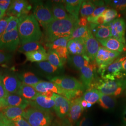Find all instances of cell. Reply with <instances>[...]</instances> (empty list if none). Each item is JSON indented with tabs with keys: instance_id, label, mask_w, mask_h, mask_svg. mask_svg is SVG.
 <instances>
[{
	"instance_id": "28",
	"label": "cell",
	"mask_w": 126,
	"mask_h": 126,
	"mask_svg": "<svg viewBox=\"0 0 126 126\" xmlns=\"http://www.w3.org/2000/svg\"><path fill=\"white\" fill-rule=\"evenodd\" d=\"M27 60L32 62L39 63L48 60V54L46 51L36 50L25 53Z\"/></svg>"
},
{
	"instance_id": "56",
	"label": "cell",
	"mask_w": 126,
	"mask_h": 126,
	"mask_svg": "<svg viewBox=\"0 0 126 126\" xmlns=\"http://www.w3.org/2000/svg\"><path fill=\"white\" fill-rule=\"evenodd\" d=\"M5 12L2 11V10L0 9V17L3 18V16H4Z\"/></svg>"
},
{
	"instance_id": "18",
	"label": "cell",
	"mask_w": 126,
	"mask_h": 126,
	"mask_svg": "<svg viewBox=\"0 0 126 126\" xmlns=\"http://www.w3.org/2000/svg\"><path fill=\"white\" fill-rule=\"evenodd\" d=\"M69 54L70 55L87 56L85 42L83 39H72L69 41L67 45Z\"/></svg>"
},
{
	"instance_id": "50",
	"label": "cell",
	"mask_w": 126,
	"mask_h": 126,
	"mask_svg": "<svg viewBox=\"0 0 126 126\" xmlns=\"http://www.w3.org/2000/svg\"><path fill=\"white\" fill-rule=\"evenodd\" d=\"M87 17H81V18L79 19L78 25L81 26H87Z\"/></svg>"
},
{
	"instance_id": "12",
	"label": "cell",
	"mask_w": 126,
	"mask_h": 126,
	"mask_svg": "<svg viewBox=\"0 0 126 126\" xmlns=\"http://www.w3.org/2000/svg\"><path fill=\"white\" fill-rule=\"evenodd\" d=\"M52 98L55 101L54 109L56 114L60 118H64L69 113L71 100L62 95L55 93Z\"/></svg>"
},
{
	"instance_id": "54",
	"label": "cell",
	"mask_w": 126,
	"mask_h": 126,
	"mask_svg": "<svg viewBox=\"0 0 126 126\" xmlns=\"http://www.w3.org/2000/svg\"><path fill=\"white\" fill-rule=\"evenodd\" d=\"M87 102L85 101V100H83L82 99V101H81V105L82 106V107L83 108H86L87 107Z\"/></svg>"
},
{
	"instance_id": "2",
	"label": "cell",
	"mask_w": 126,
	"mask_h": 126,
	"mask_svg": "<svg viewBox=\"0 0 126 126\" xmlns=\"http://www.w3.org/2000/svg\"><path fill=\"white\" fill-rule=\"evenodd\" d=\"M19 19L17 30L20 44L23 45L39 40L42 36V33L38 22L33 15Z\"/></svg>"
},
{
	"instance_id": "44",
	"label": "cell",
	"mask_w": 126,
	"mask_h": 126,
	"mask_svg": "<svg viewBox=\"0 0 126 126\" xmlns=\"http://www.w3.org/2000/svg\"><path fill=\"white\" fill-rule=\"evenodd\" d=\"M77 126H93L91 119L87 116H84L77 122Z\"/></svg>"
},
{
	"instance_id": "62",
	"label": "cell",
	"mask_w": 126,
	"mask_h": 126,
	"mask_svg": "<svg viewBox=\"0 0 126 126\" xmlns=\"http://www.w3.org/2000/svg\"></svg>"
},
{
	"instance_id": "61",
	"label": "cell",
	"mask_w": 126,
	"mask_h": 126,
	"mask_svg": "<svg viewBox=\"0 0 126 126\" xmlns=\"http://www.w3.org/2000/svg\"><path fill=\"white\" fill-rule=\"evenodd\" d=\"M125 94H126V92H125Z\"/></svg>"
},
{
	"instance_id": "15",
	"label": "cell",
	"mask_w": 126,
	"mask_h": 126,
	"mask_svg": "<svg viewBox=\"0 0 126 126\" xmlns=\"http://www.w3.org/2000/svg\"><path fill=\"white\" fill-rule=\"evenodd\" d=\"M82 100L81 97L71 100L70 108L67 115V120L72 126L78 121L83 112L84 108L81 105Z\"/></svg>"
},
{
	"instance_id": "31",
	"label": "cell",
	"mask_w": 126,
	"mask_h": 126,
	"mask_svg": "<svg viewBox=\"0 0 126 126\" xmlns=\"http://www.w3.org/2000/svg\"><path fill=\"white\" fill-rule=\"evenodd\" d=\"M18 77L19 79L22 81V83L32 86L41 81L32 72H26L19 74Z\"/></svg>"
},
{
	"instance_id": "22",
	"label": "cell",
	"mask_w": 126,
	"mask_h": 126,
	"mask_svg": "<svg viewBox=\"0 0 126 126\" xmlns=\"http://www.w3.org/2000/svg\"><path fill=\"white\" fill-rule=\"evenodd\" d=\"M103 47L108 50L121 53L126 50V45L113 37L103 40H97Z\"/></svg>"
},
{
	"instance_id": "47",
	"label": "cell",
	"mask_w": 126,
	"mask_h": 126,
	"mask_svg": "<svg viewBox=\"0 0 126 126\" xmlns=\"http://www.w3.org/2000/svg\"><path fill=\"white\" fill-rule=\"evenodd\" d=\"M11 1L10 0H0V9L5 12L9 9Z\"/></svg>"
},
{
	"instance_id": "5",
	"label": "cell",
	"mask_w": 126,
	"mask_h": 126,
	"mask_svg": "<svg viewBox=\"0 0 126 126\" xmlns=\"http://www.w3.org/2000/svg\"><path fill=\"white\" fill-rule=\"evenodd\" d=\"M126 59L125 56L119 57L107 67L99 72L103 80H113L124 79L126 75L122 71V65Z\"/></svg>"
},
{
	"instance_id": "8",
	"label": "cell",
	"mask_w": 126,
	"mask_h": 126,
	"mask_svg": "<svg viewBox=\"0 0 126 126\" xmlns=\"http://www.w3.org/2000/svg\"><path fill=\"white\" fill-rule=\"evenodd\" d=\"M20 44L17 29L8 33H4L0 36V50L5 52L15 51Z\"/></svg>"
},
{
	"instance_id": "46",
	"label": "cell",
	"mask_w": 126,
	"mask_h": 126,
	"mask_svg": "<svg viewBox=\"0 0 126 126\" xmlns=\"http://www.w3.org/2000/svg\"><path fill=\"white\" fill-rule=\"evenodd\" d=\"M107 7L106 6H100V7H98L96 8L95 9L94 12L90 16H88L90 17L91 18H95L101 15L102 13H103L104 11L107 9Z\"/></svg>"
},
{
	"instance_id": "10",
	"label": "cell",
	"mask_w": 126,
	"mask_h": 126,
	"mask_svg": "<svg viewBox=\"0 0 126 126\" xmlns=\"http://www.w3.org/2000/svg\"><path fill=\"white\" fill-rule=\"evenodd\" d=\"M31 5L26 0H13L7 10V15L9 16L21 18L26 16L32 9Z\"/></svg>"
},
{
	"instance_id": "25",
	"label": "cell",
	"mask_w": 126,
	"mask_h": 126,
	"mask_svg": "<svg viewBox=\"0 0 126 126\" xmlns=\"http://www.w3.org/2000/svg\"><path fill=\"white\" fill-rule=\"evenodd\" d=\"M65 3V8L70 15L79 18V12L83 0H66L63 1Z\"/></svg>"
},
{
	"instance_id": "37",
	"label": "cell",
	"mask_w": 126,
	"mask_h": 126,
	"mask_svg": "<svg viewBox=\"0 0 126 126\" xmlns=\"http://www.w3.org/2000/svg\"><path fill=\"white\" fill-rule=\"evenodd\" d=\"M37 66L41 70L48 74H57L59 73L60 69L51 64L48 61H43L37 63Z\"/></svg>"
},
{
	"instance_id": "24",
	"label": "cell",
	"mask_w": 126,
	"mask_h": 126,
	"mask_svg": "<svg viewBox=\"0 0 126 126\" xmlns=\"http://www.w3.org/2000/svg\"><path fill=\"white\" fill-rule=\"evenodd\" d=\"M39 93L32 86L22 83L17 94L28 101H32L36 98Z\"/></svg>"
},
{
	"instance_id": "3",
	"label": "cell",
	"mask_w": 126,
	"mask_h": 126,
	"mask_svg": "<svg viewBox=\"0 0 126 126\" xmlns=\"http://www.w3.org/2000/svg\"><path fill=\"white\" fill-rule=\"evenodd\" d=\"M94 86L102 94L116 97L120 95L126 89V79L113 80H99Z\"/></svg>"
},
{
	"instance_id": "29",
	"label": "cell",
	"mask_w": 126,
	"mask_h": 126,
	"mask_svg": "<svg viewBox=\"0 0 126 126\" xmlns=\"http://www.w3.org/2000/svg\"><path fill=\"white\" fill-rule=\"evenodd\" d=\"M99 103L101 107L105 109L113 110L115 107L116 100L115 97L101 94Z\"/></svg>"
},
{
	"instance_id": "45",
	"label": "cell",
	"mask_w": 126,
	"mask_h": 126,
	"mask_svg": "<svg viewBox=\"0 0 126 126\" xmlns=\"http://www.w3.org/2000/svg\"><path fill=\"white\" fill-rule=\"evenodd\" d=\"M12 58V55L9 52L0 50V63L9 61Z\"/></svg>"
},
{
	"instance_id": "52",
	"label": "cell",
	"mask_w": 126,
	"mask_h": 126,
	"mask_svg": "<svg viewBox=\"0 0 126 126\" xmlns=\"http://www.w3.org/2000/svg\"><path fill=\"white\" fill-rule=\"evenodd\" d=\"M122 117H123V120L124 121V122L126 124V106L125 107L124 109L123 110V112L122 113Z\"/></svg>"
},
{
	"instance_id": "41",
	"label": "cell",
	"mask_w": 126,
	"mask_h": 126,
	"mask_svg": "<svg viewBox=\"0 0 126 126\" xmlns=\"http://www.w3.org/2000/svg\"><path fill=\"white\" fill-rule=\"evenodd\" d=\"M59 57L63 61L68 59L69 57V52L67 47H59L54 50Z\"/></svg>"
},
{
	"instance_id": "60",
	"label": "cell",
	"mask_w": 126,
	"mask_h": 126,
	"mask_svg": "<svg viewBox=\"0 0 126 126\" xmlns=\"http://www.w3.org/2000/svg\"><path fill=\"white\" fill-rule=\"evenodd\" d=\"M3 19V18H2V17H0V20H1V19Z\"/></svg>"
},
{
	"instance_id": "23",
	"label": "cell",
	"mask_w": 126,
	"mask_h": 126,
	"mask_svg": "<svg viewBox=\"0 0 126 126\" xmlns=\"http://www.w3.org/2000/svg\"><path fill=\"white\" fill-rule=\"evenodd\" d=\"M68 61L72 66L79 71L90 63V59L87 56L69 55Z\"/></svg>"
},
{
	"instance_id": "13",
	"label": "cell",
	"mask_w": 126,
	"mask_h": 126,
	"mask_svg": "<svg viewBox=\"0 0 126 126\" xmlns=\"http://www.w3.org/2000/svg\"><path fill=\"white\" fill-rule=\"evenodd\" d=\"M0 80L9 94H17L22 83L17 77L11 73L4 74L0 78Z\"/></svg>"
},
{
	"instance_id": "43",
	"label": "cell",
	"mask_w": 126,
	"mask_h": 126,
	"mask_svg": "<svg viewBox=\"0 0 126 126\" xmlns=\"http://www.w3.org/2000/svg\"><path fill=\"white\" fill-rule=\"evenodd\" d=\"M12 17L13 16H9L0 20V36L4 33L8 23Z\"/></svg>"
},
{
	"instance_id": "16",
	"label": "cell",
	"mask_w": 126,
	"mask_h": 126,
	"mask_svg": "<svg viewBox=\"0 0 126 126\" xmlns=\"http://www.w3.org/2000/svg\"><path fill=\"white\" fill-rule=\"evenodd\" d=\"M36 91L41 94H44L48 92H52L57 94L63 96L65 91L59 88L51 82L41 81L35 85L32 86Z\"/></svg>"
},
{
	"instance_id": "7",
	"label": "cell",
	"mask_w": 126,
	"mask_h": 126,
	"mask_svg": "<svg viewBox=\"0 0 126 126\" xmlns=\"http://www.w3.org/2000/svg\"><path fill=\"white\" fill-rule=\"evenodd\" d=\"M50 82L58 86L64 91H73L85 89L82 83L74 77L69 76H57L50 79Z\"/></svg>"
},
{
	"instance_id": "6",
	"label": "cell",
	"mask_w": 126,
	"mask_h": 126,
	"mask_svg": "<svg viewBox=\"0 0 126 126\" xmlns=\"http://www.w3.org/2000/svg\"><path fill=\"white\" fill-rule=\"evenodd\" d=\"M33 16L45 29L50 23L55 20L49 6L45 4L40 1L35 2Z\"/></svg>"
},
{
	"instance_id": "17",
	"label": "cell",
	"mask_w": 126,
	"mask_h": 126,
	"mask_svg": "<svg viewBox=\"0 0 126 126\" xmlns=\"http://www.w3.org/2000/svg\"><path fill=\"white\" fill-rule=\"evenodd\" d=\"M86 46V53L90 61H94L99 50V43L94 36L92 33L86 39H84Z\"/></svg>"
},
{
	"instance_id": "35",
	"label": "cell",
	"mask_w": 126,
	"mask_h": 126,
	"mask_svg": "<svg viewBox=\"0 0 126 126\" xmlns=\"http://www.w3.org/2000/svg\"><path fill=\"white\" fill-rule=\"evenodd\" d=\"M71 40L70 37H61L50 43H47V46L49 50H54L59 47H67L68 43Z\"/></svg>"
},
{
	"instance_id": "33",
	"label": "cell",
	"mask_w": 126,
	"mask_h": 126,
	"mask_svg": "<svg viewBox=\"0 0 126 126\" xmlns=\"http://www.w3.org/2000/svg\"><path fill=\"white\" fill-rule=\"evenodd\" d=\"M96 7L91 1L83 0L81 6L80 14L81 17H87L94 12Z\"/></svg>"
},
{
	"instance_id": "32",
	"label": "cell",
	"mask_w": 126,
	"mask_h": 126,
	"mask_svg": "<svg viewBox=\"0 0 126 126\" xmlns=\"http://www.w3.org/2000/svg\"><path fill=\"white\" fill-rule=\"evenodd\" d=\"M101 93L96 89H92L86 91L82 99L87 102L94 104L99 101Z\"/></svg>"
},
{
	"instance_id": "26",
	"label": "cell",
	"mask_w": 126,
	"mask_h": 126,
	"mask_svg": "<svg viewBox=\"0 0 126 126\" xmlns=\"http://www.w3.org/2000/svg\"><path fill=\"white\" fill-rule=\"evenodd\" d=\"M25 109V108L21 107H7L3 108L1 113L7 119L12 121L18 116L22 115Z\"/></svg>"
},
{
	"instance_id": "48",
	"label": "cell",
	"mask_w": 126,
	"mask_h": 126,
	"mask_svg": "<svg viewBox=\"0 0 126 126\" xmlns=\"http://www.w3.org/2000/svg\"><path fill=\"white\" fill-rule=\"evenodd\" d=\"M9 94L5 88L3 83L0 79V99H4Z\"/></svg>"
},
{
	"instance_id": "4",
	"label": "cell",
	"mask_w": 126,
	"mask_h": 126,
	"mask_svg": "<svg viewBox=\"0 0 126 126\" xmlns=\"http://www.w3.org/2000/svg\"><path fill=\"white\" fill-rule=\"evenodd\" d=\"M22 116L31 126H49L51 122L49 113L35 108L25 110Z\"/></svg>"
},
{
	"instance_id": "27",
	"label": "cell",
	"mask_w": 126,
	"mask_h": 126,
	"mask_svg": "<svg viewBox=\"0 0 126 126\" xmlns=\"http://www.w3.org/2000/svg\"><path fill=\"white\" fill-rule=\"evenodd\" d=\"M50 9L55 20L64 19L70 16L67 13L64 5L60 2H54Z\"/></svg>"
},
{
	"instance_id": "36",
	"label": "cell",
	"mask_w": 126,
	"mask_h": 126,
	"mask_svg": "<svg viewBox=\"0 0 126 126\" xmlns=\"http://www.w3.org/2000/svg\"><path fill=\"white\" fill-rule=\"evenodd\" d=\"M48 54V60L49 63L57 67L62 69L63 61L59 57L57 53L54 51L49 50Z\"/></svg>"
},
{
	"instance_id": "40",
	"label": "cell",
	"mask_w": 126,
	"mask_h": 126,
	"mask_svg": "<svg viewBox=\"0 0 126 126\" xmlns=\"http://www.w3.org/2000/svg\"><path fill=\"white\" fill-rule=\"evenodd\" d=\"M19 23V19L18 17L13 16V17L8 23V24L5 31L4 33L10 32L16 29H17Z\"/></svg>"
},
{
	"instance_id": "9",
	"label": "cell",
	"mask_w": 126,
	"mask_h": 126,
	"mask_svg": "<svg viewBox=\"0 0 126 126\" xmlns=\"http://www.w3.org/2000/svg\"><path fill=\"white\" fill-rule=\"evenodd\" d=\"M120 55V53L108 50L104 47L100 46L95 58V62L98 65V72L103 70L111 64Z\"/></svg>"
},
{
	"instance_id": "30",
	"label": "cell",
	"mask_w": 126,
	"mask_h": 126,
	"mask_svg": "<svg viewBox=\"0 0 126 126\" xmlns=\"http://www.w3.org/2000/svg\"><path fill=\"white\" fill-rule=\"evenodd\" d=\"M91 33L90 27L88 26H81L78 25L70 36L71 40L77 38H81L84 40L89 36Z\"/></svg>"
},
{
	"instance_id": "57",
	"label": "cell",
	"mask_w": 126,
	"mask_h": 126,
	"mask_svg": "<svg viewBox=\"0 0 126 126\" xmlns=\"http://www.w3.org/2000/svg\"><path fill=\"white\" fill-rule=\"evenodd\" d=\"M92 104L90 103H88L87 102V108H91V107H92Z\"/></svg>"
},
{
	"instance_id": "49",
	"label": "cell",
	"mask_w": 126,
	"mask_h": 126,
	"mask_svg": "<svg viewBox=\"0 0 126 126\" xmlns=\"http://www.w3.org/2000/svg\"><path fill=\"white\" fill-rule=\"evenodd\" d=\"M10 122L5 117L2 113H0V126H7Z\"/></svg>"
},
{
	"instance_id": "11",
	"label": "cell",
	"mask_w": 126,
	"mask_h": 126,
	"mask_svg": "<svg viewBox=\"0 0 126 126\" xmlns=\"http://www.w3.org/2000/svg\"><path fill=\"white\" fill-rule=\"evenodd\" d=\"M107 24L110 28L112 37L126 45V24L123 18H116Z\"/></svg>"
},
{
	"instance_id": "34",
	"label": "cell",
	"mask_w": 126,
	"mask_h": 126,
	"mask_svg": "<svg viewBox=\"0 0 126 126\" xmlns=\"http://www.w3.org/2000/svg\"><path fill=\"white\" fill-rule=\"evenodd\" d=\"M39 50L46 51L45 48L43 47V46L38 42H36L29 43L22 45L21 47H20V48L19 49L18 51L21 52L25 53L27 52Z\"/></svg>"
},
{
	"instance_id": "51",
	"label": "cell",
	"mask_w": 126,
	"mask_h": 126,
	"mask_svg": "<svg viewBox=\"0 0 126 126\" xmlns=\"http://www.w3.org/2000/svg\"><path fill=\"white\" fill-rule=\"evenodd\" d=\"M58 126H72L70 123L68 122L67 120L65 119L64 121L61 122L59 125Z\"/></svg>"
},
{
	"instance_id": "39",
	"label": "cell",
	"mask_w": 126,
	"mask_h": 126,
	"mask_svg": "<svg viewBox=\"0 0 126 126\" xmlns=\"http://www.w3.org/2000/svg\"><path fill=\"white\" fill-rule=\"evenodd\" d=\"M105 2L115 10L122 12L126 10V0H106Z\"/></svg>"
},
{
	"instance_id": "59",
	"label": "cell",
	"mask_w": 126,
	"mask_h": 126,
	"mask_svg": "<svg viewBox=\"0 0 126 126\" xmlns=\"http://www.w3.org/2000/svg\"><path fill=\"white\" fill-rule=\"evenodd\" d=\"M125 43H126V34L125 35Z\"/></svg>"
},
{
	"instance_id": "21",
	"label": "cell",
	"mask_w": 126,
	"mask_h": 126,
	"mask_svg": "<svg viewBox=\"0 0 126 126\" xmlns=\"http://www.w3.org/2000/svg\"><path fill=\"white\" fill-rule=\"evenodd\" d=\"M5 108L7 107H21L26 108L30 105V101L24 99L19 95L9 94L3 99Z\"/></svg>"
},
{
	"instance_id": "55",
	"label": "cell",
	"mask_w": 126,
	"mask_h": 126,
	"mask_svg": "<svg viewBox=\"0 0 126 126\" xmlns=\"http://www.w3.org/2000/svg\"><path fill=\"white\" fill-rule=\"evenodd\" d=\"M5 108V106L3 99H0V109L1 108Z\"/></svg>"
},
{
	"instance_id": "38",
	"label": "cell",
	"mask_w": 126,
	"mask_h": 126,
	"mask_svg": "<svg viewBox=\"0 0 126 126\" xmlns=\"http://www.w3.org/2000/svg\"><path fill=\"white\" fill-rule=\"evenodd\" d=\"M103 16L105 23L107 24L116 19L118 13L117 10L113 9H107L102 14Z\"/></svg>"
},
{
	"instance_id": "42",
	"label": "cell",
	"mask_w": 126,
	"mask_h": 126,
	"mask_svg": "<svg viewBox=\"0 0 126 126\" xmlns=\"http://www.w3.org/2000/svg\"><path fill=\"white\" fill-rule=\"evenodd\" d=\"M11 122L14 126H31L28 122L23 118L22 115L16 118Z\"/></svg>"
},
{
	"instance_id": "20",
	"label": "cell",
	"mask_w": 126,
	"mask_h": 126,
	"mask_svg": "<svg viewBox=\"0 0 126 126\" xmlns=\"http://www.w3.org/2000/svg\"><path fill=\"white\" fill-rule=\"evenodd\" d=\"M95 70V65L91 63L88 66L84 67L80 70V79L85 88L89 89L93 82Z\"/></svg>"
},
{
	"instance_id": "1",
	"label": "cell",
	"mask_w": 126,
	"mask_h": 126,
	"mask_svg": "<svg viewBox=\"0 0 126 126\" xmlns=\"http://www.w3.org/2000/svg\"><path fill=\"white\" fill-rule=\"evenodd\" d=\"M79 19L70 15L68 18L55 20L45 28L46 40L50 43L59 38L70 37L78 25Z\"/></svg>"
},
{
	"instance_id": "58",
	"label": "cell",
	"mask_w": 126,
	"mask_h": 126,
	"mask_svg": "<svg viewBox=\"0 0 126 126\" xmlns=\"http://www.w3.org/2000/svg\"><path fill=\"white\" fill-rule=\"evenodd\" d=\"M102 126H112L111 125L109 124H104L103 125H102Z\"/></svg>"
},
{
	"instance_id": "19",
	"label": "cell",
	"mask_w": 126,
	"mask_h": 126,
	"mask_svg": "<svg viewBox=\"0 0 126 126\" xmlns=\"http://www.w3.org/2000/svg\"><path fill=\"white\" fill-rule=\"evenodd\" d=\"M90 29L97 40H103L112 37L108 24L98 25L90 23Z\"/></svg>"
},
{
	"instance_id": "53",
	"label": "cell",
	"mask_w": 126,
	"mask_h": 126,
	"mask_svg": "<svg viewBox=\"0 0 126 126\" xmlns=\"http://www.w3.org/2000/svg\"><path fill=\"white\" fill-rule=\"evenodd\" d=\"M122 71L126 75V59L124 61L122 65Z\"/></svg>"
},
{
	"instance_id": "14",
	"label": "cell",
	"mask_w": 126,
	"mask_h": 126,
	"mask_svg": "<svg viewBox=\"0 0 126 126\" xmlns=\"http://www.w3.org/2000/svg\"><path fill=\"white\" fill-rule=\"evenodd\" d=\"M30 104L33 108L49 113L54 109L55 101L52 98H49L39 94L34 100L30 101Z\"/></svg>"
}]
</instances>
